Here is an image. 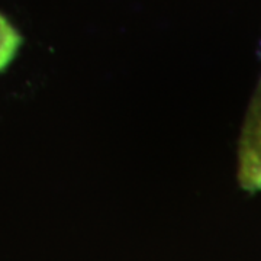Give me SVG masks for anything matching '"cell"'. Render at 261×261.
I'll use <instances>...</instances> for the list:
<instances>
[{
	"label": "cell",
	"mask_w": 261,
	"mask_h": 261,
	"mask_svg": "<svg viewBox=\"0 0 261 261\" xmlns=\"http://www.w3.org/2000/svg\"><path fill=\"white\" fill-rule=\"evenodd\" d=\"M238 180L244 190H261V79L244 121L238 148Z\"/></svg>",
	"instance_id": "6da1fadb"
},
{
	"label": "cell",
	"mask_w": 261,
	"mask_h": 261,
	"mask_svg": "<svg viewBox=\"0 0 261 261\" xmlns=\"http://www.w3.org/2000/svg\"><path fill=\"white\" fill-rule=\"evenodd\" d=\"M22 38L9 23V20L0 15V71L5 70L18 54Z\"/></svg>",
	"instance_id": "7a4b0ae2"
}]
</instances>
